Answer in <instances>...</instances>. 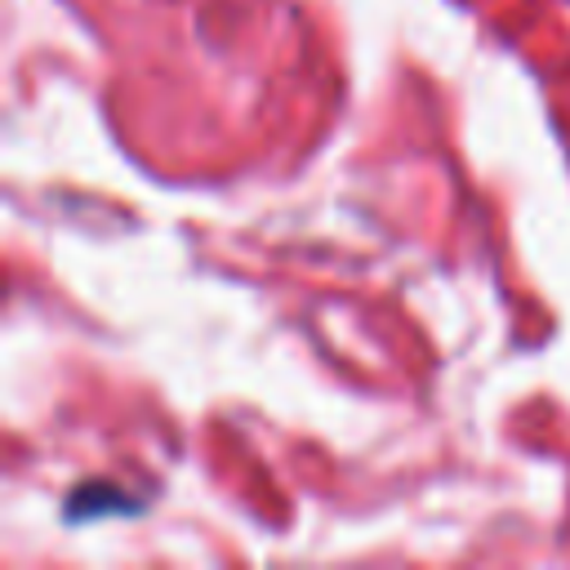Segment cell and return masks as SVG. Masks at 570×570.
Here are the masks:
<instances>
[{"label": "cell", "mask_w": 570, "mask_h": 570, "mask_svg": "<svg viewBox=\"0 0 570 570\" xmlns=\"http://www.w3.org/2000/svg\"><path fill=\"white\" fill-rule=\"evenodd\" d=\"M76 490L94 499V503L67 508V517H76V521H85V517H94V512H134V508H138L129 494H120V490H116V485H107V481H85V485H76Z\"/></svg>", "instance_id": "obj_1"}]
</instances>
